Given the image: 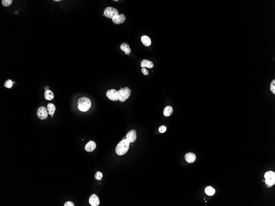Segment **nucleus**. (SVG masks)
I'll list each match as a JSON object with an SVG mask.
<instances>
[{"label": "nucleus", "mask_w": 275, "mask_h": 206, "mask_svg": "<svg viewBox=\"0 0 275 206\" xmlns=\"http://www.w3.org/2000/svg\"><path fill=\"white\" fill-rule=\"evenodd\" d=\"M130 142L126 137L122 139L116 146L115 152L117 154L122 155L125 154L128 151Z\"/></svg>", "instance_id": "obj_1"}, {"label": "nucleus", "mask_w": 275, "mask_h": 206, "mask_svg": "<svg viewBox=\"0 0 275 206\" xmlns=\"http://www.w3.org/2000/svg\"><path fill=\"white\" fill-rule=\"evenodd\" d=\"M78 109L82 112H86L90 109L91 106V101L89 98L86 97H81L78 99Z\"/></svg>", "instance_id": "obj_2"}, {"label": "nucleus", "mask_w": 275, "mask_h": 206, "mask_svg": "<svg viewBox=\"0 0 275 206\" xmlns=\"http://www.w3.org/2000/svg\"><path fill=\"white\" fill-rule=\"evenodd\" d=\"M131 93V90L128 87L120 88V89L117 91L118 99L121 102H124L130 97Z\"/></svg>", "instance_id": "obj_3"}, {"label": "nucleus", "mask_w": 275, "mask_h": 206, "mask_svg": "<svg viewBox=\"0 0 275 206\" xmlns=\"http://www.w3.org/2000/svg\"><path fill=\"white\" fill-rule=\"evenodd\" d=\"M265 183L268 185L272 186L275 184V173L272 171H268L265 174Z\"/></svg>", "instance_id": "obj_4"}, {"label": "nucleus", "mask_w": 275, "mask_h": 206, "mask_svg": "<svg viewBox=\"0 0 275 206\" xmlns=\"http://www.w3.org/2000/svg\"><path fill=\"white\" fill-rule=\"evenodd\" d=\"M104 14L107 18L112 19L115 16L119 15V12L115 8L109 7L105 9Z\"/></svg>", "instance_id": "obj_5"}, {"label": "nucleus", "mask_w": 275, "mask_h": 206, "mask_svg": "<svg viewBox=\"0 0 275 206\" xmlns=\"http://www.w3.org/2000/svg\"><path fill=\"white\" fill-rule=\"evenodd\" d=\"M47 109L45 107L42 106L39 107L37 112V117L41 120H44L48 117Z\"/></svg>", "instance_id": "obj_6"}, {"label": "nucleus", "mask_w": 275, "mask_h": 206, "mask_svg": "<svg viewBox=\"0 0 275 206\" xmlns=\"http://www.w3.org/2000/svg\"><path fill=\"white\" fill-rule=\"evenodd\" d=\"M106 96L109 99L113 101H117V91L115 89L109 90L106 93Z\"/></svg>", "instance_id": "obj_7"}, {"label": "nucleus", "mask_w": 275, "mask_h": 206, "mask_svg": "<svg viewBox=\"0 0 275 206\" xmlns=\"http://www.w3.org/2000/svg\"><path fill=\"white\" fill-rule=\"evenodd\" d=\"M126 20V17L125 15L122 14L116 15L113 17L112 19V21L114 24H122Z\"/></svg>", "instance_id": "obj_8"}, {"label": "nucleus", "mask_w": 275, "mask_h": 206, "mask_svg": "<svg viewBox=\"0 0 275 206\" xmlns=\"http://www.w3.org/2000/svg\"><path fill=\"white\" fill-rule=\"evenodd\" d=\"M126 138L130 142V143L134 142L137 139L136 131L131 130L127 133Z\"/></svg>", "instance_id": "obj_9"}, {"label": "nucleus", "mask_w": 275, "mask_h": 206, "mask_svg": "<svg viewBox=\"0 0 275 206\" xmlns=\"http://www.w3.org/2000/svg\"><path fill=\"white\" fill-rule=\"evenodd\" d=\"M89 203L92 206H97L100 204L99 198L95 194H92L89 198Z\"/></svg>", "instance_id": "obj_10"}, {"label": "nucleus", "mask_w": 275, "mask_h": 206, "mask_svg": "<svg viewBox=\"0 0 275 206\" xmlns=\"http://www.w3.org/2000/svg\"><path fill=\"white\" fill-rule=\"evenodd\" d=\"M96 148V144L93 141H90L85 146V149L87 152H93Z\"/></svg>", "instance_id": "obj_11"}, {"label": "nucleus", "mask_w": 275, "mask_h": 206, "mask_svg": "<svg viewBox=\"0 0 275 206\" xmlns=\"http://www.w3.org/2000/svg\"><path fill=\"white\" fill-rule=\"evenodd\" d=\"M185 158L186 162L191 163L195 162L196 160V156L195 154L193 153H188L185 155Z\"/></svg>", "instance_id": "obj_12"}, {"label": "nucleus", "mask_w": 275, "mask_h": 206, "mask_svg": "<svg viewBox=\"0 0 275 206\" xmlns=\"http://www.w3.org/2000/svg\"><path fill=\"white\" fill-rule=\"evenodd\" d=\"M154 64L151 61L147 59H143L141 62L140 66L143 68H152L154 67Z\"/></svg>", "instance_id": "obj_13"}, {"label": "nucleus", "mask_w": 275, "mask_h": 206, "mask_svg": "<svg viewBox=\"0 0 275 206\" xmlns=\"http://www.w3.org/2000/svg\"><path fill=\"white\" fill-rule=\"evenodd\" d=\"M141 41L143 45L146 47L150 46L152 43L150 38L146 35H144V36H142L141 38Z\"/></svg>", "instance_id": "obj_14"}, {"label": "nucleus", "mask_w": 275, "mask_h": 206, "mask_svg": "<svg viewBox=\"0 0 275 206\" xmlns=\"http://www.w3.org/2000/svg\"><path fill=\"white\" fill-rule=\"evenodd\" d=\"M120 49L121 50L124 52L125 54L126 55L129 54L131 52V49L129 47V45L126 43H123L121 44L120 46Z\"/></svg>", "instance_id": "obj_15"}, {"label": "nucleus", "mask_w": 275, "mask_h": 206, "mask_svg": "<svg viewBox=\"0 0 275 206\" xmlns=\"http://www.w3.org/2000/svg\"><path fill=\"white\" fill-rule=\"evenodd\" d=\"M173 112V109L171 106L166 107L164 109V114L165 117H170L172 114Z\"/></svg>", "instance_id": "obj_16"}, {"label": "nucleus", "mask_w": 275, "mask_h": 206, "mask_svg": "<svg viewBox=\"0 0 275 206\" xmlns=\"http://www.w3.org/2000/svg\"><path fill=\"white\" fill-rule=\"evenodd\" d=\"M44 97L46 100L48 101H51L54 98V95L53 92L51 90L46 91H45L44 94Z\"/></svg>", "instance_id": "obj_17"}, {"label": "nucleus", "mask_w": 275, "mask_h": 206, "mask_svg": "<svg viewBox=\"0 0 275 206\" xmlns=\"http://www.w3.org/2000/svg\"><path fill=\"white\" fill-rule=\"evenodd\" d=\"M47 109L50 115H53L55 112L56 107L53 104L50 103L47 104Z\"/></svg>", "instance_id": "obj_18"}, {"label": "nucleus", "mask_w": 275, "mask_h": 206, "mask_svg": "<svg viewBox=\"0 0 275 206\" xmlns=\"http://www.w3.org/2000/svg\"><path fill=\"white\" fill-rule=\"evenodd\" d=\"M205 192L207 195L209 196L213 195L215 194V190L211 186H208L205 188Z\"/></svg>", "instance_id": "obj_19"}, {"label": "nucleus", "mask_w": 275, "mask_h": 206, "mask_svg": "<svg viewBox=\"0 0 275 206\" xmlns=\"http://www.w3.org/2000/svg\"><path fill=\"white\" fill-rule=\"evenodd\" d=\"M13 86V82H12V80L11 79H8V80H7L6 81L5 84H4V86L7 88H11Z\"/></svg>", "instance_id": "obj_20"}, {"label": "nucleus", "mask_w": 275, "mask_h": 206, "mask_svg": "<svg viewBox=\"0 0 275 206\" xmlns=\"http://www.w3.org/2000/svg\"><path fill=\"white\" fill-rule=\"evenodd\" d=\"M12 0H3L2 1V4L5 7L8 6L12 3Z\"/></svg>", "instance_id": "obj_21"}, {"label": "nucleus", "mask_w": 275, "mask_h": 206, "mask_svg": "<svg viewBox=\"0 0 275 206\" xmlns=\"http://www.w3.org/2000/svg\"><path fill=\"white\" fill-rule=\"evenodd\" d=\"M102 177H103V174L100 172H97L95 174V178L97 180H100V179H101Z\"/></svg>", "instance_id": "obj_22"}, {"label": "nucleus", "mask_w": 275, "mask_h": 206, "mask_svg": "<svg viewBox=\"0 0 275 206\" xmlns=\"http://www.w3.org/2000/svg\"><path fill=\"white\" fill-rule=\"evenodd\" d=\"M275 80H273L272 81L270 85V90L274 94L275 93Z\"/></svg>", "instance_id": "obj_23"}, {"label": "nucleus", "mask_w": 275, "mask_h": 206, "mask_svg": "<svg viewBox=\"0 0 275 206\" xmlns=\"http://www.w3.org/2000/svg\"><path fill=\"white\" fill-rule=\"evenodd\" d=\"M166 130V127L165 125H161L159 127V132L161 133H165Z\"/></svg>", "instance_id": "obj_24"}, {"label": "nucleus", "mask_w": 275, "mask_h": 206, "mask_svg": "<svg viewBox=\"0 0 275 206\" xmlns=\"http://www.w3.org/2000/svg\"><path fill=\"white\" fill-rule=\"evenodd\" d=\"M64 206H74L75 205L73 202L71 201L66 202L64 204Z\"/></svg>", "instance_id": "obj_25"}, {"label": "nucleus", "mask_w": 275, "mask_h": 206, "mask_svg": "<svg viewBox=\"0 0 275 206\" xmlns=\"http://www.w3.org/2000/svg\"><path fill=\"white\" fill-rule=\"evenodd\" d=\"M142 73L145 76H147L148 74V71L145 68H143L141 69Z\"/></svg>", "instance_id": "obj_26"}, {"label": "nucleus", "mask_w": 275, "mask_h": 206, "mask_svg": "<svg viewBox=\"0 0 275 206\" xmlns=\"http://www.w3.org/2000/svg\"><path fill=\"white\" fill-rule=\"evenodd\" d=\"M49 87H47V86H46V87L44 88L45 90V91H46L48 90H49Z\"/></svg>", "instance_id": "obj_27"}, {"label": "nucleus", "mask_w": 275, "mask_h": 206, "mask_svg": "<svg viewBox=\"0 0 275 206\" xmlns=\"http://www.w3.org/2000/svg\"><path fill=\"white\" fill-rule=\"evenodd\" d=\"M54 1H56V2H58V1H60L61 0H54Z\"/></svg>", "instance_id": "obj_28"}, {"label": "nucleus", "mask_w": 275, "mask_h": 206, "mask_svg": "<svg viewBox=\"0 0 275 206\" xmlns=\"http://www.w3.org/2000/svg\"><path fill=\"white\" fill-rule=\"evenodd\" d=\"M51 117H52H52H53V115H51Z\"/></svg>", "instance_id": "obj_29"}]
</instances>
